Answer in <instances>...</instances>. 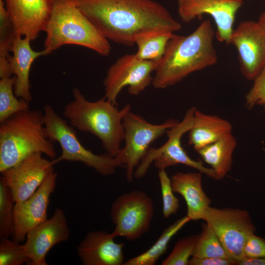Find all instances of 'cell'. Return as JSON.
<instances>
[{
    "instance_id": "obj_10",
    "label": "cell",
    "mask_w": 265,
    "mask_h": 265,
    "mask_svg": "<svg viewBox=\"0 0 265 265\" xmlns=\"http://www.w3.org/2000/svg\"><path fill=\"white\" fill-rule=\"evenodd\" d=\"M217 235L229 257L237 262L244 258L243 250L256 227L247 211L236 208H208L204 219Z\"/></svg>"
},
{
    "instance_id": "obj_19",
    "label": "cell",
    "mask_w": 265,
    "mask_h": 265,
    "mask_svg": "<svg viewBox=\"0 0 265 265\" xmlns=\"http://www.w3.org/2000/svg\"><path fill=\"white\" fill-rule=\"evenodd\" d=\"M31 42L27 37L15 35L11 51L12 54L9 59L11 71L15 78V95L28 103L32 101L29 80L32 64L38 57L49 54L44 49L40 51L33 50L30 46Z\"/></svg>"
},
{
    "instance_id": "obj_34",
    "label": "cell",
    "mask_w": 265,
    "mask_h": 265,
    "mask_svg": "<svg viewBox=\"0 0 265 265\" xmlns=\"http://www.w3.org/2000/svg\"><path fill=\"white\" fill-rule=\"evenodd\" d=\"M237 265L236 261L226 258L207 257L199 258L192 257L188 265Z\"/></svg>"
},
{
    "instance_id": "obj_22",
    "label": "cell",
    "mask_w": 265,
    "mask_h": 265,
    "mask_svg": "<svg viewBox=\"0 0 265 265\" xmlns=\"http://www.w3.org/2000/svg\"><path fill=\"white\" fill-rule=\"evenodd\" d=\"M237 145L236 138L232 133H230L196 152L204 162L214 170L217 180H219L222 179L231 169L233 155Z\"/></svg>"
},
{
    "instance_id": "obj_15",
    "label": "cell",
    "mask_w": 265,
    "mask_h": 265,
    "mask_svg": "<svg viewBox=\"0 0 265 265\" xmlns=\"http://www.w3.org/2000/svg\"><path fill=\"white\" fill-rule=\"evenodd\" d=\"M42 154L33 153L1 173L15 203L26 200L31 196L54 170L52 160L44 158Z\"/></svg>"
},
{
    "instance_id": "obj_23",
    "label": "cell",
    "mask_w": 265,
    "mask_h": 265,
    "mask_svg": "<svg viewBox=\"0 0 265 265\" xmlns=\"http://www.w3.org/2000/svg\"><path fill=\"white\" fill-rule=\"evenodd\" d=\"M191 220L185 216L166 228L147 250L125 262L124 265H154L166 252L171 238Z\"/></svg>"
},
{
    "instance_id": "obj_26",
    "label": "cell",
    "mask_w": 265,
    "mask_h": 265,
    "mask_svg": "<svg viewBox=\"0 0 265 265\" xmlns=\"http://www.w3.org/2000/svg\"><path fill=\"white\" fill-rule=\"evenodd\" d=\"M15 33L4 0H0V76L12 74L9 59Z\"/></svg>"
},
{
    "instance_id": "obj_16",
    "label": "cell",
    "mask_w": 265,
    "mask_h": 265,
    "mask_svg": "<svg viewBox=\"0 0 265 265\" xmlns=\"http://www.w3.org/2000/svg\"><path fill=\"white\" fill-rule=\"evenodd\" d=\"M70 230L65 212L56 209L52 217L30 230L24 243L30 265H47L46 256L56 244L68 240Z\"/></svg>"
},
{
    "instance_id": "obj_35",
    "label": "cell",
    "mask_w": 265,
    "mask_h": 265,
    "mask_svg": "<svg viewBox=\"0 0 265 265\" xmlns=\"http://www.w3.org/2000/svg\"><path fill=\"white\" fill-rule=\"evenodd\" d=\"M238 265H265V257L259 258H243L238 261Z\"/></svg>"
},
{
    "instance_id": "obj_4",
    "label": "cell",
    "mask_w": 265,
    "mask_h": 265,
    "mask_svg": "<svg viewBox=\"0 0 265 265\" xmlns=\"http://www.w3.org/2000/svg\"><path fill=\"white\" fill-rule=\"evenodd\" d=\"M34 153L56 157L47 136L43 113L30 109L18 113L0 123V172L11 168Z\"/></svg>"
},
{
    "instance_id": "obj_13",
    "label": "cell",
    "mask_w": 265,
    "mask_h": 265,
    "mask_svg": "<svg viewBox=\"0 0 265 265\" xmlns=\"http://www.w3.org/2000/svg\"><path fill=\"white\" fill-rule=\"evenodd\" d=\"M229 44L237 49L241 74L253 80L265 66V30L258 22L242 21L233 30Z\"/></svg>"
},
{
    "instance_id": "obj_14",
    "label": "cell",
    "mask_w": 265,
    "mask_h": 265,
    "mask_svg": "<svg viewBox=\"0 0 265 265\" xmlns=\"http://www.w3.org/2000/svg\"><path fill=\"white\" fill-rule=\"evenodd\" d=\"M57 178V173L53 170L31 196L26 200L15 203L13 240L22 243L30 230L48 219L50 198L54 191Z\"/></svg>"
},
{
    "instance_id": "obj_18",
    "label": "cell",
    "mask_w": 265,
    "mask_h": 265,
    "mask_svg": "<svg viewBox=\"0 0 265 265\" xmlns=\"http://www.w3.org/2000/svg\"><path fill=\"white\" fill-rule=\"evenodd\" d=\"M112 233L105 230L88 233L77 247L83 265H122L124 263L123 242H115Z\"/></svg>"
},
{
    "instance_id": "obj_11",
    "label": "cell",
    "mask_w": 265,
    "mask_h": 265,
    "mask_svg": "<svg viewBox=\"0 0 265 265\" xmlns=\"http://www.w3.org/2000/svg\"><path fill=\"white\" fill-rule=\"evenodd\" d=\"M159 62L140 59L135 53L120 57L107 70L103 81L104 96L117 105V97L125 87H129L130 94H139L152 83V73Z\"/></svg>"
},
{
    "instance_id": "obj_33",
    "label": "cell",
    "mask_w": 265,
    "mask_h": 265,
    "mask_svg": "<svg viewBox=\"0 0 265 265\" xmlns=\"http://www.w3.org/2000/svg\"><path fill=\"white\" fill-rule=\"evenodd\" d=\"M244 258L265 257V239L251 235L247 239L243 250Z\"/></svg>"
},
{
    "instance_id": "obj_20",
    "label": "cell",
    "mask_w": 265,
    "mask_h": 265,
    "mask_svg": "<svg viewBox=\"0 0 265 265\" xmlns=\"http://www.w3.org/2000/svg\"><path fill=\"white\" fill-rule=\"evenodd\" d=\"M202 174L179 172L170 178L173 191L181 195L186 202V216L191 220H203L211 203L202 188Z\"/></svg>"
},
{
    "instance_id": "obj_28",
    "label": "cell",
    "mask_w": 265,
    "mask_h": 265,
    "mask_svg": "<svg viewBox=\"0 0 265 265\" xmlns=\"http://www.w3.org/2000/svg\"><path fill=\"white\" fill-rule=\"evenodd\" d=\"M15 202L12 193L1 176L0 178V238L12 237Z\"/></svg>"
},
{
    "instance_id": "obj_5",
    "label": "cell",
    "mask_w": 265,
    "mask_h": 265,
    "mask_svg": "<svg viewBox=\"0 0 265 265\" xmlns=\"http://www.w3.org/2000/svg\"><path fill=\"white\" fill-rule=\"evenodd\" d=\"M44 32V49L49 54L66 45L85 47L105 56L110 53L109 40L73 0H53Z\"/></svg>"
},
{
    "instance_id": "obj_7",
    "label": "cell",
    "mask_w": 265,
    "mask_h": 265,
    "mask_svg": "<svg viewBox=\"0 0 265 265\" xmlns=\"http://www.w3.org/2000/svg\"><path fill=\"white\" fill-rule=\"evenodd\" d=\"M196 107L192 106L186 111L183 119L176 125L168 129L166 133V142L158 148H150L146 155L135 169L134 178L143 177L152 162L159 170L179 164L196 169L208 177L217 180L216 172L211 168L204 166L201 161L192 159L184 150L181 144L183 135L188 132L193 123Z\"/></svg>"
},
{
    "instance_id": "obj_37",
    "label": "cell",
    "mask_w": 265,
    "mask_h": 265,
    "mask_svg": "<svg viewBox=\"0 0 265 265\" xmlns=\"http://www.w3.org/2000/svg\"><path fill=\"white\" fill-rule=\"evenodd\" d=\"M243 0V1L244 0Z\"/></svg>"
},
{
    "instance_id": "obj_32",
    "label": "cell",
    "mask_w": 265,
    "mask_h": 265,
    "mask_svg": "<svg viewBox=\"0 0 265 265\" xmlns=\"http://www.w3.org/2000/svg\"><path fill=\"white\" fill-rule=\"evenodd\" d=\"M253 81L252 86L245 96V106L247 109L258 105L265 106V66Z\"/></svg>"
},
{
    "instance_id": "obj_27",
    "label": "cell",
    "mask_w": 265,
    "mask_h": 265,
    "mask_svg": "<svg viewBox=\"0 0 265 265\" xmlns=\"http://www.w3.org/2000/svg\"><path fill=\"white\" fill-rule=\"evenodd\" d=\"M192 257L199 258L217 257L232 260L228 256L216 234L206 222L202 224V230L198 235Z\"/></svg>"
},
{
    "instance_id": "obj_12",
    "label": "cell",
    "mask_w": 265,
    "mask_h": 265,
    "mask_svg": "<svg viewBox=\"0 0 265 265\" xmlns=\"http://www.w3.org/2000/svg\"><path fill=\"white\" fill-rule=\"evenodd\" d=\"M181 21L189 23L203 15L211 16L216 26L215 35L219 42L229 45L236 16L243 4L241 0H177Z\"/></svg>"
},
{
    "instance_id": "obj_3",
    "label": "cell",
    "mask_w": 265,
    "mask_h": 265,
    "mask_svg": "<svg viewBox=\"0 0 265 265\" xmlns=\"http://www.w3.org/2000/svg\"><path fill=\"white\" fill-rule=\"evenodd\" d=\"M72 95L73 100L63 109L64 117L79 131L98 137L106 153L116 157L124 138L123 119L131 110V106L128 104L119 109L105 96L95 101H88L77 87L73 88Z\"/></svg>"
},
{
    "instance_id": "obj_30",
    "label": "cell",
    "mask_w": 265,
    "mask_h": 265,
    "mask_svg": "<svg viewBox=\"0 0 265 265\" xmlns=\"http://www.w3.org/2000/svg\"><path fill=\"white\" fill-rule=\"evenodd\" d=\"M28 262L24 244L8 238H0V265H23Z\"/></svg>"
},
{
    "instance_id": "obj_2",
    "label": "cell",
    "mask_w": 265,
    "mask_h": 265,
    "mask_svg": "<svg viewBox=\"0 0 265 265\" xmlns=\"http://www.w3.org/2000/svg\"><path fill=\"white\" fill-rule=\"evenodd\" d=\"M215 34L210 20H205L187 36L175 34L169 41L155 72L154 87L164 89L174 85L191 73L215 65Z\"/></svg>"
},
{
    "instance_id": "obj_21",
    "label": "cell",
    "mask_w": 265,
    "mask_h": 265,
    "mask_svg": "<svg viewBox=\"0 0 265 265\" xmlns=\"http://www.w3.org/2000/svg\"><path fill=\"white\" fill-rule=\"evenodd\" d=\"M232 124L227 120L206 114L196 108L193 123L188 132V143L197 151L232 133Z\"/></svg>"
},
{
    "instance_id": "obj_31",
    "label": "cell",
    "mask_w": 265,
    "mask_h": 265,
    "mask_svg": "<svg viewBox=\"0 0 265 265\" xmlns=\"http://www.w3.org/2000/svg\"><path fill=\"white\" fill-rule=\"evenodd\" d=\"M158 177L162 196V214L167 218L177 212L180 207L179 199L174 194L171 178L165 170H159Z\"/></svg>"
},
{
    "instance_id": "obj_9",
    "label": "cell",
    "mask_w": 265,
    "mask_h": 265,
    "mask_svg": "<svg viewBox=\"0 0 265 265\" xmlns=\"http://www.w3.org/2000/svg\"><path fill=\"white\" fill-rule=\"evenodd\" d=\"M179 121L169 119L162 124L150 123L141 116L128 112L123 119L125 146L120 150L126 169V177L132 182L134 173L146 155L150 146Z\"/></svg>"
},
{
    "instance_id": "obj_6",
    "label": "cell",
    "mask_w": 265,
    "mask_h": 265,
    "mask_svg": "<svg viewBox=\"0 0 265 265\" xmlns=\"http://www.w3.org/2000/svg\"><path fill=\"white\" fill-rule=\"evenodd\" d=\"M43 120L47 136L53 142H57L61 148L60 156L52 160L54 165L63 160L80 162L103 176L114 174L118 167L125 168L120 153L112 157L106 153L94 154L85 148L74 128L50 104L43 106Z\"/></svg>"
},
{
    "instance_id": "obj_25",
    "label": "cell",
    "mask_w": 265,
    "mask_h": 265,
    "mask_svg": "<svg viewBox=\"0 0 265 265\" xmlns=\"http://www.w3.org/2000/svg\"><path fill=\"white\" fill-rule=\"evenodd\" d=\"M14 76L0 80V123L22 111L30 109L28 102L16 96L14 91Z\"/></svg>"
},
{
    "instance_id": "obj_1",
    "label": "cell",
    "mask_w": 265,
    "mask_h": 265,
    "mask_svg": "<svg viewBox=\"0 0 265 265\" xmlns=\"http://www.w3.org/2000/svg\"><path fill=\"white\" fill-rule=\"evenodd\" d=\"M109 41L126 46L138 35L154 31L172 33L180 23L154 0H73Z\"/></svg>"
},
{
    "instance_id": "obj_29",
    "label": "cell",
    "mask_w": 265,
    "mask_h": 265,
    "mask_svg": "<svg viewBox=\"0 0 265 265\" xmlns=\"http://www.w3.org/2000/svg\"><path fill=\"white\" fill-rule=\"evenodd\" d=\"M198 238V235H191L179 239L161 265H188L190 257L193 255Z\"/></svg>"
},
{
    "instance_id": "obj_8",
    "label": "cell",
    "mask_w": 265,
    "mask_h": 265,
    "mask_svg": "<svg viewBox=\"0 0 265 265\" xmlns=\"http://www.w3.org/2000/svg\"><path fill=\"white\" fill-rule=\"evenodd\" d=\"M154 212L152 198L135 190L118 196L111 205L110 217L114 225L112 235L135 240L147 233Z\"/></svg>"
},
{
    "instance_id": "obj_17",
    "label": "cell",
    "mask_w": 265,
    "mask_h": 265,
    "mask_svg": "<svg viewBox=\"0 0 265 265\" xmlns=\"http://www.w3.org/2000/svg\"><path fill=\"white\" fill-rule=\"evenodd\" d=\"M15 36L31 41L44 31L53 0H4Z\"/></svg>"
},
{
    "instance_id": "obj_24",
    "label": "cell",
    "mask_w": 265,
    "mask_h": 265,
    "mask_svg": "<svg viewBox=\"0 0 265 265\" xmlns=\"http://www.w3.org/2000/svg\"><path fill=\"white\" fill-rule=\"evenodd\" d=\"M175 34L168 31H154L140 34L135 39L137 47L135 53L139 59L160 61L169 41Z\"/></svg>"
},
{
    "instance_id": "obj_36",
    "label": "cell",
    "mask_w": 265,
    "mask_h": 265,
    "mask_svg": "<svg viewBox=\"0 0 265 265\" xmlns=\"http://www.w3.org/2000/svg\"><path fill=\"white\" fill-rule=\"evenodd\" d=\"M257 22L265 30V10L261 14Z\"/></svg>"
}]
</instances>
